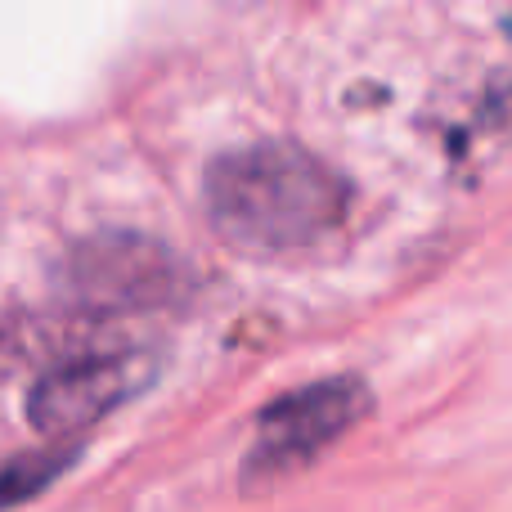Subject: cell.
I'll return each mask as SVG.
<instances>
[{
    "mask_svg": "<svg viewBox=\"0 0 512 512\" xmlns=\"http://www.w3.org/2000/svg\"><path fill=\"white\" fill-rule=\"evenodd\" d=\"M153 382L149 355H86L50 369L27 396V418L45 436H77L90 423L122 409L131 396H140Z\"/></svg>",
    "mask_w": 512,
    "mask_h": 512,
    "instance_id": "4",
    "label": "cell"
},
{
    "mask_svg": "<svg viewBox=\"0 0 512 512\" xmlns=\"http://www.w3.org/2000/svg\"><path fill=\"white\" fill-rule=\"evenodd\" d=\"M369 414V387L351 373L319 378L270 400L256 418V441L243 459V490H270L315 463Z\"/></svg>",
    "mask_w": 512,
    "mask_h": 512,
    "instance_id": "2",
    "label": "cell"
},
{
    "mask_svg": "<svg viewBox=\"0 0 512 512\" xmlns=\"http://www.w3.org/2000/svg\"><path fill=\"white\" fill-rule=\"evenodd\" d=\"M68 288L95 310H149L171 306L189 288V270L144 234H95L72 252Z\"/></svg>",
    "mask_w": 512,
    "mask_h": 512,
    "instance_id": "3",
    "label": "cell"
},
{
    "mask_svg": "<svg viewBox=\"0 0 512 512\" xmlns=\"http://www.w3.org/2000/svg\"><path fill=\"white\" fill-rule=\"evenodd\" d=\"M351 203L342 171L301 144H252L207 171V212L243 248L292 252L337 230Z\"/></svg>",
    "mask_w": 512,
    "mask_h": 512,
    "instance_id": "1",
    "label": "cell"
},
{
    "mask_svg": "<svg viewBox=\"0 0 512 512\" xmlns=\"http://www.w3.org/2000/svg\"><path fill=\"white\" fill-rule=\"evenodd\" d=\"M77 459V450H32V454H18L0 468V512L5 508H18L27 499H36L54 477L68 472V463Z\"/></svg>",
    "mask_w": 512,
    "mask_h": 512,
    "instance_id": "5",
    "label": "cell"
}]
</instances>
